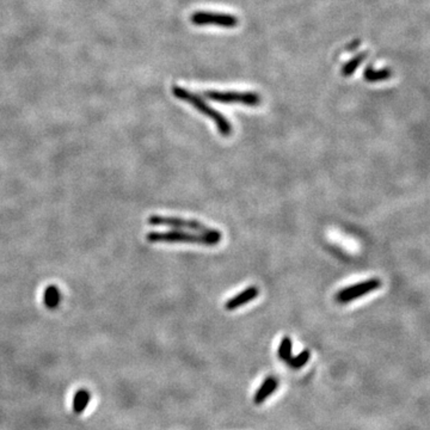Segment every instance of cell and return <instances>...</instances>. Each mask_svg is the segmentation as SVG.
I'll return each mask as SVG.
<instances>
[{"label":"cell","instance_id":"obj_1","mask_svg":"<svg viewBox=\"0 0 430 430\" xmlns=\"http://www.w3.org/2000/svg\"><path fill=\"white\" fill-rule=\"evenodd\" d=\"M172 94H174L176 98L188 103V104H190L191 106H194L197 111L202 113L204 116H207L209 117V119H212L213 121H214L219 133L221 134L222 137L227 138L232 134L233 129H232V124H231L230 121L227 120L221 113H219L218 110L213 109L211 105H208L207 103H205L203 99L200 97V96L194 92H190L189 90L183 89V87L181 86L172 87Z\"/></svg>","mask_w":430,"mask_h":430},{"label":"cell","instance_id":"obj_2","mask_svg":"<svg viewBox=\"0 0 430 430\" xmlns=\"http://www.w3.org/2000/svg\"><path fill=\"white\" fill-rule=\"evenodd\" d=\"M147 239L153 242H186V244H200L214 246L219 244V239L212 238L201 233H188L184 231H167V232H152L147 234Z\"/></svg>","mask_w":430,"mask_h":430},{"label":"cell","instance_id":"obj_3","mask_svg":"<svg viewBox=\"0 0 430 430\" xmlns=\"http://www.w3.org/2000/svg\"><path fill=\"white\" fill-rule=\"evenodd\" d=\"M148 223H151V225H161V226L172 227V229H176V230H191V231H195V232H198V233L205 234V236H209L212 238L219 239V240H221V237H222V234L220 231L215 229H211V227H207L205 225H203V223L198 222L197 220L154 215V216H151V218L148 219Z\"/></svg>","mask_w":430,"mask_h":430},{"label":"cell","instance_id":"obj_4","mask_svg":"<svg viewBox=\"0 0 430 430\" xmlns=\"http://www.w3.org/2000/svg\"><path fill=\"white\" fill-rule=\"evenodd\" d=\"M205 97L214 102L223 104H233L239 103L246 106H257L260 104L262 98L255 92H238V91H205Z\"/></svg>","mask_w":430,"mask_h":430},{"label":"cell","instance_id":"obj_5","mask_svg":"<svg viewBox=\"0 0 430 430\" xmlns=\"http://www.w3.org/2000/svg\"><path fill=\"white\" fill-rule=\"evenodd\" d=\"M381 281L378 277L369 278V280L360 282V284L351 285L347 287V288L341 289L340 292L336 294V300L340 304H347L350 303L352 300L359 299L360 296L365 295V294H368L373 290L380 288Z\"/></svg>","mask_w":430,"mask_h":430},{"label":"cell","instance_id":"obj_6","mask_svg":"<svg viewBox=\"0 0 430 430\" xmlns=\"http://www.w3.org/2000/svg\"><path fill=\"white\" fill-rule=\"evenodd\" d=\"M191 23L195 25H215L221 28H234L238 25V18L232 14L198 11L191 16Z\"/></svg>","mask_w":430,"mask_h":430},{"label":"cell","instance_id":"obj_7","mask_svg":"<svg viewBox=\"0 0 430 430\" xmlns=\"http://www.w3.org/2000/svg\"><path fill=\"white\" fill-rule=\"evenodd\" d=\"M258 294H259V289L257 288L256 286H250L249 288L244 289L241 293L237 294V295H234L232 299H230L229 301H227V303L225 304V308L227 311L237 310V308L241 307L242 305L248 304L253 299H256V297L258 296Z\"/></svg>","mask_w":430,"mask_h":430},{"label":"cell","instance_id":"obj_8","mask_svg":"<svg viewBox=\"0 0 430 430\" xmlns=\"http://www.w3.org/2000/svg\"><path fill=\"white\" fill-rule=\"evenodd\" d=\"M278 386V382L276 380V378L274 377H268L264 382L262 384V386L257 389L255 397H253V402L255 404H262L264 400H266L268 397H270L273 393L275 392V389L277 388Z\"/></svg>","mask_w":430,"mask_h":430},{"label":"cell","instance_id":"obj_9","mask_svg":"<svg viewBox=\"0 0 430 430\" xmlns=\"http://www.w3.org/2000/svg\"><path fill=\"white\" fill-rule=\"evenodd\" d=\"M391 74H392V72L389 68L376 69V68H373L372 66H368V67L365 69V73H363L365 79L368 83H377V82H381V80H386L391 77Z\"/></svg>","mask_w":430,"mask_h":430},{"label":"cell","instance_id":"obj_10","mask_svg":"<svg viewBox=\"0 0 430 430\" xmlns=\"http://www.w3.org/2000/svg\"><path fill=\"white\" fill-rule=\"evenodd\" d=\"M90 402V393L87 389H79L73 398V410L76 414H82L86 409Z\"/></svg>","mask_w":430,"mask_h":430},{"label":"cell","instance_id":"obj_11","mask_svg":"<svg viewBox=\"0 0 430 430\" xmlns=\"http://www.w3.org/2000/svg\"><path fill=\"white\" fill-rule=\"evenodd\" d=\"M367 57V53H360L354 57L352 59H350L347 64L343 65V67H342V76L343 77H350L351 74H354L356 72V69L359 68V66L362 64L363 61H365V59Z\"/></svg>","mask_w":430,"mask_h":430},{"label":"cell","instance_id":"obj_12","mask_svg":"<svg viewBox=\"0 0 430 430\" xmlns=\"http://www.w3.org/2000/svg\"><path fill=\"white\" fill-rule=\"evenodd\" d=\"M45 305L50 308V310H54L55 307L58 306L59 303H60V292L55 286H49L45 290Z\"/></svg>","mask_w":430,"mask_h":430},{"label":"cell","instance_id":"obj_13","mask_svg":"<svg viewBox=\"0 0 430 430\" xmlns=\"http://www.w3.org/2000/svg\"><path fill=\"white\" fill-rule=\"evenodd\" d=\"M292 340L289 337H284V340L281 341L280 348H278V358H280L281 361L288 362L290 359H292Z\"/></svg>","mask_w":430,"mask_h":430},{"label":"cell","instance_id":"obj_14","mask_svg":"<svg viewBox=\"0 0 430 430\" xmlns=\"http://www.w3.org/2000/svg\"><path fill=\"white\" fill-rule=\"evenodd\" d=\"M310 356H311V352L310 350H307V349H305L300 352L299 355H296L295 358L290 359L288 361V365L292 367L294 369H299L301 367L305 366L307 363L308 360H310Z\"/></svg>","mask_w":430,"mask_h":430}]
</instances>
